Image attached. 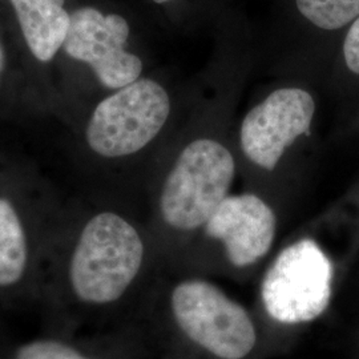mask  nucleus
Segmentation results:
<instances>
[{
	"mask_svg": "<svg viewBox=\"0 0 359 359\" xmlns=\"http://www.w3.org/2000/svg\"><path fill=\"white\" fill-rule=\"evenodd\" d=\"M144 245L136 229L115 213L84 226L69 264V281L87 304H111L126 293L142 268Z\"/></svg>",
	"mask_w": 359,
	"mask_h": 359,
	"instance_id": "obj_1",
	"label": "nucleus"
},
{
	"mask_svg": "<svg viewBox=\"0 0 359 359\" xmlns=\"http://www.w3.org/2000/svg\"><path fill=\"white\" fill-rule=\"evenodd\" d=\"M234 160L219 142L201 139L180 154L161 193L160 208L168 225L193 231L206 224L228 197Z\"/></svg>",
	"mask_w": 359,
	"mask_h": 359,
	"instance_id": "obj_2",
	"label": "nucleus"
},
{
	"mask_svg": "<svg viewBox=\"0 0 359 359\" xmlns=\"http://www.w3.org/2000/svg\"><path fill=\"white\" fill-rule=\"evenodd\" d=\"M169 112L167 90L154 80H136L96 107L87 128V142L103 157L136 154L158 135Z\"/></svg>",
	"mask_w": 359,
	"mask_h": 359,
	"instance_id": "obj_3",
	"label": "nucleus"
},
{
	"mask_svg": "<svg viewBox=\"0 0 359 359\" xmlns=\"http://www.w3.org/2000/svg\"><path fill=\"white\" fill-rule=\"evenodd\" d=\"M333 265L313 240L290 245L277 257L262 283V302L283 323L318 318L332 298Z\"/></svg>",
	"mask_w": 359,
	"mask_h": 359,
	"instance_id": "obj_4",
	"label": "nucleus"
},
{
	"mask_svg": "<svg viewBox=\"0 0 359 359\" xmlns=\"http://www.w3.org/2000/svg\"><path fill=\"white\" fill-rule=\"evenodd\" d=\"M172 310L181 330L218 358H244L256 345L246 310L212 283H180L172 293Z\"/></svg>",
	"mask_w": 359,
	"mask_h": 359,
	"instance_id": "obj_5",
	"label": "nucleus"
},
{
	"mask_svg": "<svg viewBox=\"0 0 359 359\" xmlns=\"http://www.w3.org/2000/svg\"><path fill=\"white\" fill-rule=\"evenodd\" d=\"M128 38V22L123 16L81 7L71 13L63 48L72 59L90 65L104 87L120 90L139 80L142 71L140 57L126 50Z\"/></svg>",
	"mask_w": 359,
	"mask_h": 359,
	"instance_id": "obj_6",
	"label": "nucleus"
},
{
	"mask_svg": "<svg viewBox=\"0 0 359 359\" xmlns=\"http://www.w3.org/2000/svg\"><path fill=\"white\" fill-rule=\"evenodd\" d=\"M316 111L306 90L283 88L255 107L241 127V148L258 167L273 170L283 152L301 135H309Z\"/></svg>",
	"mask_w": 359,
	"mask_h": 359,
	"instance_id": "obj_7",
	"label": "nucleus"
},
{
	"mask_svg": "<svg viewBox=\"0 0 359 359\" xmlns=\"http://www.w3.org/2000/svg\"><path fill=\"white\" fill-rule=\"evenodd\" d=\"M276 216L255 194L226 197L206 221V234L222 241L231 264L244 268L269 252L276 236Z\"/></svg>",
	"mask_w": 359,
	"mask_h": 359,
	"instance_id": "obj_8",
	"label": "nucleus"
},
{
	"mask_svg": "<svg viewBox=\"0 0 359 359\" xmlns=\"http://www.w3.org/2000/svg\"><path fill=\"white\" fill-rule=\"evenodd\" d=\"M27 46L40 62H50L65 44L71 13L65 0H10Z\"/></svg>",
	"mask_w": 359,
	"mask_h": 359,
	"instance_id": "obj_9",
	"label": "nucleus"
},
{
	"mask_svg": "<svg viewBox=\"0 0 359 359\" xmlns=\"http://www.w3.org/2000/svg\"><path fill=\"white\" fill-rule=\"evenodd\" d=\"M28 261L26 233L13 204L0 197V287L22 280Z\"/></svg>",
	"mask_w": 359,
	"mask_h": 359,
	"instance_id": "obj_10",
	"label": "nucleus"
},
{
	"mask_svg": "<svg viewBox=\"0 0 359 359\" xmlns=\"http://www.w3.org/2000/svg\"><path fill=\"white\" fill-rule=\"evenodd\" d=\"M299 13L314 26L333 31L359 16V0H295Z\"/></svg>",
	"mask_w": 359,
	"mask_h": 359,
	"instance_id": "obj_11",
	"label": "nucleus"
},
{
	"mask_svg": "<svg viewBox=\"0 0 359 359\" xmlns=\"http://www.w3.org/2000/svg\"><path fill=\"white\" fill-rule=\"evenodd\" d=\"M15 359H90L80 354L76 348L57 341H32L18 348Z\"/></svg>",
	"mask_w": 359,
	"mask_h": 359,
	"instance_id": "obj_12",
	"label": "nucleus"
},
{
	"mask_svg": "<svg viewBox=\"0 0 359 359\" xmlns=\"http://www.w3.org/2000/svg\"><path fill=\"white\" fill-rule=\"evenodd\" d=\"M344 56L348 69L359 75V16L347 32L344 43Z\"/></svg>",
	"mask_w": 359,
	"mask_h": 359,
	"instance_id": "obj_13",
	"label": "nucleus"
},
{
	"mask_svg": "<svg viewBox=\"0 0 359 359\" xmlns=\"http://www.w3.org/2000/svg\"><path fill=\"white\" fill-rule=\"evenodd\" d=\"M4 63H6V53H4L3 46L0 43V76H1V72H3V68H4Z\"/></svg>",
	"mask_w": 359,
	"mask_h": 359,
	"instance_id": "obj_14",
	"label": "nucleus"
},
{
	"mask_svg": "<svg viewBox=\"0 0 359 359\" xmlns=\"http://www.w3.org/2000/svg\"><path fill=\"white\" fill-rule=\"evenodd\" d=\"M154 3H157V4H164V3H168V1H172V0H154Z\"/></svg>",
	"mask_w": 359,
	"mask_h": 359,
	"instance_id": "obj_15",
	"label": "nucleus"
}]
</instances>
